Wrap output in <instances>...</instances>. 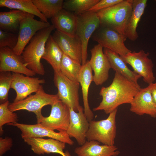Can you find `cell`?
<instances>
[{"label": "cell", "instance_id": "1", "mask_svg": "<svg viewBox=\"0 0 156 156\" xmlns=\"http://www.w3.org/2000/svg\"><path fill=\"white\" fill-rule=\"evenodd\" d=\"M141 88L139 85L115 72L111 84L101 88L99 94L102 97V101L93 110H103L106 114H109L121 105L130 104Z\"/></svg>", "mask_w": 156, "mask_h": 156}, {"label": "cell", "instance_id": "2", "mask_svg": "<svg viewBox=\"0 0 156 156\" xmlns=\"http://www.w3.org/2000/svg\"><path fill=\"white\" fill-rule=\"evenodd\" d=\"M55 29L52 25L38 31L24 49L21 55L25 66L36 74L43 75L45 71L41 62L46 42Z\"/></svg>", "mask_w": 156, "mask_h": 156}, {"label": "cell", "instance_id": "3", "mask_svg": "<svg viewBox=\"0 0 156 156\" xmlns=\"http://www.w3.org/2000/svg\"><path fill=\"white\" fill-rule=\"evenodd\" d=\"M132 8V0H123L96 13L101 25L111 28L127 38L125 29Z\"/></svg>", "mask_w": 156, "mask_h": 156}, {"label": "cell", "instance_id": "4", "mask_svg": "<svg viewBox=\"0 0 156 156\" xmlns=\"http://www.w3.org/2000/svg\"><path fill=\"white\" fill-rule=\"evenodd\" d=\"M118 108L111 112L105 119L89 122L86 134L87 141L95 140L103 144L114 145L116 134V117Z\"/></svg>", "mask_w": 156, "mask_h": 156}, {"label": "cell", "instance_id": "5", "mask_svg": "<svg viewBox=\"0 0 156 156\" xmlns=\"http://www.w3.org/2000/svg\"><path fill=\"white\" fill-rule=\"evenodd\" d=\"M59 99L57 94L46 93L41 85L35 94H31L23 100L10 103L8 108L13 112L21 110L33 112L36 115L37 119L43 116L41 111L43 107L48 105L51 106Z\"/></svg>", "mask_w": 156, "mask_h": 156}, {"label": "cell", "instance_id": "6", "mask_svg": "<svg viewBox=\"0 0 156 156\" xmlns=\"http://www.w3.org/2000/svg\"><path fill=\"white\" fill-rule=\"evenodd\" d=\"M54 71L53 81L58 89L59 100L70 108L78 112L81 107L79 103V83L70 80L60 72Z\"/></svg>", "mask_w": 156, "mask_h": 156}, {"label": "cell", "instance_id": "7", "mask_svg": "<svg viewBox=\"0 0 156 156\" xmlns=\"http://www.w3.org/2000/svg\"><path fill=\"white\" fill-rule=\"evenodd\" d=\"M100 22L96 12L88 11L77 15L76 35L81 40L82 46V65L86 62L88 42L99 27Z\"/></svg>", "mask_w": 156, "mask_h": 156}, {"label": "cell", "instance_id": "8", "mask_svg": "<svg viewBox=\"0 0 156 156\" xmlns=\"http://www.w3.org/2000/svg\"><path fill=\"white\" fill-rule=\"evenodd\" d=\"M92 37L103 47L110 49L120 56L131 52L124 44L127 38L111 28L100 25Z\"/></svg>", "mask_w": 156, "mask_h": 156}, {"label": "cell", "instance_id": "9", "mask_svg": "<svg viewBox=\"0 0 156 156\" xmlns=\"http://www.w3.org/2000/svg\"><path fill=\"white\" fill-rule=\"evenodd\" d=\"M70 108L60 100L51 105L49 116H42L37 119V123L50 129L60 131H66L70 122Z\"/></svg>", "mask_w": 156, "mask_h": 156}, {"label": "cell", "instance_id": "10", "mask_svg": "<svg viewBox=\"0 0 156 156\" xmlns=\"http://www.w3.org/2000/svg\"><path fill=\"white\" fill-rule=\"evenodd\" d=\"M149 54L142 50L120 56L126 64L131 66L133 71L142 77L144 82L148 85L153 83L155 80L153 72L154 64L148 57Z\"/></svg>", "mask_w": 156, "mask_h": 156}, {"label": "cell", "instance_id": "11", "mask_svg": "<svg viewBox=\"0 0 156 156\" xmlns=\"http://www.w3.org/2000/svg\"><path fill=\"white\" fill-rule=\"evenodd\" d=\"M34 17V15L31 14L20 22L18 42L13 49L18 55H21L27 45L38 31L51 25L49 22L37 20Z\"/></svg>", "mask_w": 156, "mask_h": 156}, {"label": "cell", "instance_id": "12", "mask_svg": "<svg viewBox=\"0 0 156 156\" xmlns=\"http://www.w3.org/2000/svg\"><path fill=\"white\" fill-rule=\"evenodd\" d=\"M8 125L16 127L21 131L22 139L34 138H42L48 137L64 142L70 145H73L74 142L70 138L66 131L58 132L37 123L34 125L18 123H9Z\"/></svg>", "mask_w": 156, "mask_h": 156}, {"label": "cell", "instance_id": "13", "mask_svg": "<svg viewBox=\"0 0 156 156\" xmlns=\"http://www.w3.org/2000/svg\"><path fill=\"white\" fill-rule=\"evenodd\" d=\"M100 44L95 45L90 50L91 57L89 60L93 71V81L96 85H101L108 79L111 68L109 61Z\"/></svg>", "mask_w": 156, "mask_h": 156}, {"label": "cell", "instance_id": "14", "mask_svg": "<svg viewBox=\"0 0 156 156\" xmlns=\"http://www.w3.org/2000/svg\"><path fill=\"white\" fill-rule=\"evenodd\" d=\"M13 79L11 88L16 93L13 102L23 100L33 93H36L41 84L45 83L44 79L24 75L23 74L12 73Z\"/></svg>", "mask_w": 156, "mask_h": 156}, {"label": "cell", "instance_id": "15", "mask_svg": "<svg viewBox=\"0 0 156 156\" xmlns=\"http://www.w3.org/2000/svg\"><path fill=\"white\" fill-rule=\"evenodd\" d=\"M8 71L34 77L36 74L25 66L21 55L8 47L0 48V72Z\"/></svg>", "mask_w": 156, "mask_h": 156}, {"label": "cell", "instance_id": "16", "mask_svg": "<svg viewBox=\"0 0 156 156\" xmlns=\"http://www.w3.org/2000/svg\"><path fill=\"white\" fill-rule=\"evenodd\" d=\"M70 122L66 132L70 138H73L80 146L86 141V134L88 130L89 122L81 106L78 112L70 108Z\"/></svg>", "mask_w": 156, "mask_h": 156}, {"label": "cell", "instance_id": "17", "mask_svg": "<svg viewBox=\"0 0 156 156\" xmlns=\"http://www.w3.org/2000/svg\"><path fill=\"white\" fill-rule=\"evenodd\" d=\"M52 36L64 53L81 64L82 43L78 36L70 37L56 30Z\"/></svg>", "mask_w": 156, "mask_h": 156}, {"label": "cell", "instance_id": "18", "mask_svg": "<svg viewBox=\"0 0 156 156\" xmlns=\"http://www.w3.org/2000/svg\"><path fill=\"white\" fill-rule=\"evenodd\" d=\"M24 142L31 147L34 153L40 155L44 153H56L65 156L63 150L66 143L54 139H44L34 138H25Z\"/></svg>", "mask_w": 156, "mask_h": 156}, {"label": "cell", "instance_id": "19", "mask_svg": "<svg viewBox=\"0 0 156 156\" xmlns=\"http://www.w3.org/2000/svg\"><path fill=\"white\" fill-rule=\"evenodd\" d=\"M130 105V110L132 112L140 116L146 114L152 118L156 117V108L148 86L140 89Z\"/></svg>", "mask_w": 156, "mask_h": 156}, {"label": "cell", "instance_id": "20", "mask_svg": "<svg viewBox=\"0 0 156 156\" xmlns=\"http://www.w3.org/2000/svg\"><path fill=\"white\" fill-rule=\"evenodd\" d=\"M116 146L103 144L95 140L86 141L74 152L77 156H117L120 153Z\"/></svg>", "mask_w": 156, "mask_h": 156}, {"label": "cell", "instance_id": "21", "mask_svg": "<svg viewBox=\"0 0 156 156\" xmlns=\"http://www.w3.org/2000/svg\"><path fill=\"white\" fill-rule=\"evenodd\" d=\"M51 22L56 30L71 37L76 35L77 15L64 9L51 18Z\"/></svg>", "mask_w": 156, "mask_h": 156}, {"label": "cell", "instance_id": "22", "mask_svg": "<svg viewBox=\"0 0 156 156\" xmlns=\"http://www.w3.org/2000/svg\"><path fill=\"white\" fill-rule=\"evenodd\" d=\"M92 69L89 60L82 65L79 78V82L81 86L84 112L89 122L93 120L94 115L90 109L88 102V94L90 85L93 81Z\"/></svg>", "mask_w": 156, "mask_h": 156}, {"label": "cell", "instance_id": "23", "mask_svg": "<svg viewBox=\"0 0 156 156\" xmlns=\"http://www.w3.org/2000/svg\"><path fill=\"white\" fill-rule=\"evenodd\" d=\"M146 0H132V8L126 24L125 34L127 38L134 41L138 37L137 27L147 5Z\"/></svg>", "mask_w": 156, "mask_h": 156}, {"label": "cell", "instance_id": "24", "mask_svg": "<svg viewBox=\"0 0 156 156\" xmlns=\"http://www.w3.org/2000/svg\"><path fill=\"white\" fill-rule=\"evenodd\" d=\"M103 52L109 62L111 68L129 80L139 85L138 80L142 77L139 75L131 70L120 55L109 49L104 48Z\"/></svg>", "mask_w": 156, "mask_h": 156}, {"label": "cell", "instance_id": "25", "mask_svg": "<svg viewBox=\"0 0 156 156\" xmlns=\"http://www.w3.org/2000/svg\"><path fill=\"white\" fill-rule=\"evenodd\" d=\"M31 14L16 10H12L7 12H1L0 29L17 34L18 32L21 21Z\"/></svg>", "mask_w": 156, "mask_h": 156}, {"label": "cell", "instance_id": "26", "mask_svg": "<svg viewBox=\"0 0 156 156\" xmlns=\"http://www.w3.org/2000/svg\"><path fill=\"white\" fill-rule=\"evenodd\" d=\"M64 53L51 35L46 44L44 53L42 59L52 66L54 71L60 72V66Z\"/></svg>", "mask_w": 156, "mask_h": 156}, {"label": "cell", "instance_id": "27", "mask_svg": "<svg viewBox=\"0 0 156 156\" xmlns=\"http://www.w3.org/2000/svg\"><path fill=\"white\" fill-rule=\"evenodd\" d=\"M0 7L29 13L38 16L41 21L48 22L47 19L38 9L32 0H0Z\"/></svg>", "mask_w": 156, "mask_h": 156}, {"label": "cell", "instance_id": "28", "mask_svg": "<svg viewBox=\"0 0 156 156\" xmlns=\"http://www.w3.org/2000/svg\"><path fill=\"white\" fill-rule=\"evenodd\" d=\"M39 11L47 19L55 16L63 9V0H32Z\"/></svg>", "mask_w": 156, "mask_h": 156}, {"label": "cell", "instance_id": "29", "mask_svg": "<svg viewBox=\"0 0 156 156\" xmlns=\"http://www.w3.org/2000/svg\"><path fill=\"white\" fill-rule=\"evenodd\" d=\"M82 66L81 64L64 53L60 71L67 78L73 81L79 83V76Z\"/></svg>", "mask_w": 156, "mask_h": 156}, {"label": "cell", "instance_id": "30", "mask_svg": "<svg viewBox=\"0 0 156 156\" xmlns=\"http://www.w3.org/2000/svg\"><path fill=\"white\" fill-rule=\"evenodd\" d=\"M100 0H66L64 1L63 9L78 15L88 11Z\"/></svg>", "mask_w": 156, "mask_h": 156}, {"label": "cell", "instance_id": "31", "mask_svg": "<svg viewBox=\"0 0 156 156\" xmlns=\"http://www.w3.org/2000/svg\"><path fill=\"white\" fill-rule=\"evenodd\" d=\"M10 104L9 101L0 105V132L2 135L3 133L2 127L5 124L16 123L18 120L16 113L11 111L8 108Z\"/></svg>", "mask_w": 156, "mask_h": 156}, {"label": "cell", "instance_id": "32", "mask_svg": "<svg viewBox=\"0 0 156 156\" xmlns=\"http://www.w3.org/2000/svg\"><path fill=\"white\" fill-rule=\"evenodd\" d=\"M12 74L10 72H0V103L8 101V93L11 88L12 81Z\"/></svg>", "mask_w": 156, "mask_h": 156}, {"label": "cell", "instance_id": "33", "mask_svg": "<svg viewBox=\"0 0 156 156\" xmlns=\"http://www.w3.org/2000/svg\"><path fill=\"white\" fill-rule=\"evenodd\" d=\"M18 39V34L0 29V48L8 47L13 49L16 46Z\"/></svg>", "mask_w": 156, "mask_h": 156}, {"label": "cell", "instance_id": "34", "mask_svg": "<svg viewBox=\"0 0 156 156\" xmlns=\"http://www.w3.org/2000/svg\"><path fill=\"white\" fill-rule=\"evenodd\" d=\"M123 0H101L88 11L96 12L106 8L117 4Z\"/></svg>", "mask_w": 156, "mask_h": 156}, {"label": "cell", "instance_id": "35", "mask_svg": "<svg viewBox=\"0 0 156 156\" xmlns=\"http://www.w3.org/2000/svg\"><path fill=\"white\" fill-rule=\"evenodd\" d=\"M13 145L12 139L7 137L0 138V156H2L7 151L10 150Z\"/></svg>", "mask_w": 156, "mask_h": 156}, {"label": "cell", "instance_id": "36", "mask_svg": "<svg viewBox=\"0 0 156 156\" xmlns=\"http://www.w3.org/2000/svg\"><path fill=\"white\" fill-rule=\"evenodd\" d=\"M148 87L150 91L153 102L156 108V83L148 85Z\"/></svg>", "mask_w": 156, "mask_h": 156}, {"label": "cell", "instance_id": "37", "mask_svg": "<svg viewBox=\"0 0 156 156\" xmlns=\"http://www.w3.org/2000/svg\"><path fill=\"white\" fill-rule=\"evenodd\" d=\"M65 156H72L69 151L67 150L65 151Z\"/></svg>", "mask_w": 156, "mask_h": 156}, {"label": "cell", "instance_id": "38", "mask_svg": "<svg viewBox=\"0 0 156 156\" xmlns=\"http://www.w3.org/2000/svg\"></svg>", "mask_w": 156, "mask_h": 156}]
</instances>
